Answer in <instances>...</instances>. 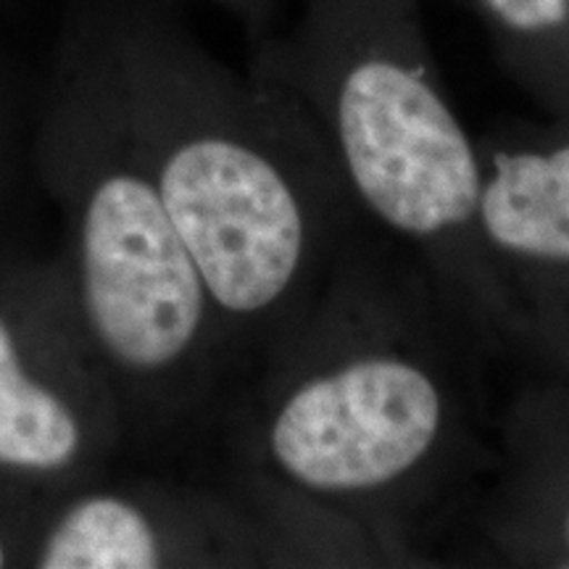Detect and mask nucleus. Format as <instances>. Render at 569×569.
I'll list each match as a JSON object with an SVG mask.
<instances>
[{
    "instance_id": "8",
    "label": "nucleus",
    "mask_w": 569,
    "mask_h": 569,
    "mask_svg": "<svg viewBox=\"0 0 569 569\" xmlns=\"http://www.w3.org/2000/svg\"><path fill=\"white\" fill-rule=\"evenodd\" d=\"M486 27L498 61L532 90L565 77L569 0H465Z\"/></svg>"
},
{
    "instance_id": "6",
    "label": "nucleus",
    "mask_w": 569,
    "mask_h": 569,
    "mask_svg": "<svg viewBox=\"0 0 569 569\" xmlns=\"http://www.w3.org/2000/svg\"><path fill=\"white\" fill-rule=\"evenodd\" d=\"M169 561V538L127 496L82 498L59 519L40 553L42 569H153Z\"/></svg>"
},
{
    "instance_id": "10",
    "label": "nucleus",
    "mask_w": 569,
    "mask_h": 569,
    "mask_svg": "<svg viewBox=\"0 0 569 569\" xmlns=\"http://www.w3.org/2000/svg\"><path fill=\"white\" fill-rule=\"evenodd\" d=\"M551 525H553V532H551L553 538L546 540V543H557V546H561V549H565L567 557H569V503H567L565 509L559 511L557 517H551ZM546 543H543V546H546ZM543 546H540V549H543ZM540 549H538V551H540ZM538 551H536V553H538ZM536 553H532V559H536Z\"/></svg>"
},
{
    "instance_id": "2",
    "label": "nucleus",
    "mask_w": 569,
    "mask_h": 569,
    "mask_svg": "<svg viewBox=\"0 0 569 569\" xmlns=\"http://www.w3.org/2000/svg\"><path fill=\"white\" fill-rule=\"evenodd\" d=\"M77 42L124 117L159 140L163 209L222 330L259 369L361 222L322 138L280 84L196 48L163 0H82Z\"/></svg>"
},
{
    "instance_id": "3",
    "label": "nucleus",
    "mask_w": 569,
    "mask_h": 569,
    "mask_svg": "<svg viewBox=\"0 0 569 569\" xmlns=\"http://www.w3.org/2000/svg\"><path fill=\"white\" fill-rule=\"evenodd\" d=\"M251 69L301 106L348 201L422 264L496 359L530 338L478 230V140L440 80L419 0H301Z\"/></svg>"
},
{
    "instance_id": "9",
    "label": "nucleus",
    "mask_w": 569,
    "mask_h": 569,
    "mask_svg": "<svg viewBox=\"0 0 569 569\" xmlns=\"http://www.w3.org/2000/svg\"><path fill=\"white\" fill-rule=\"evenodd\" d=\"M213 3L224 6L227 11L234 13V17L243 21L251 40L259 42L280 24L284 0H213Z\"/></svg>"
},
{
    "instance_id": "11",
    "label": "nucleus",
    "mask_w": 569,
    "mask_h": 569,
    "mask_svg": "<svg viewBox=\"0 0 569 569\" xmlns=\"http://www.w3.org/2000/svg\"><path fill=\"white\" fill-rule=\"evenodd\" d=\"M3 561H6V553H3V546H0V567H3Z\"/></svg>"
},
{
    "instance_id": "5",
    "label": "nucleus",
    "mask_w": 569,
    "mask_h": 569,
    "mask_svg": "<svg viewBox=\"0 0 569 569\" xmlns=\"http://www.w3.org/2000/svg\"><path fill=\"white\" fill-rule=\"evenodd\" d=\"M475 140L482 251L528 332L525 301L538 280L569 269V138L543 140L493 124Z\"/></svg>"
},
{
    "instance_id": "7",
    "label": "nucleus",
    "mask_w": 569,
    "mask_h": 569,
    "mask_svg": "<svg viewBox=\"0 0 569 569\" xmlns=\"http://www.w3.org/2000/svg\"><path fill=\"white\" fill-rule=\"evenodd\" d=\"M82 427L67 403L30 380L0 319V465L61 469L74 461Z\"/></svg>"
},
{
    "instance_id": "1",
    "label": "nucleus",
    "mask_w": 569,
    "mask_h": 569,
    "mask_svg": "<svg viewBox=\"0 0 569 569\" xmlns=\"http://www.w3.org/2000/svg\"><path fill=\"white\" fill-rule=\"evenodd\" d=\"M496 361L415 256L359 222L256 369L248 493L311 567L427 565L496 465Z\"/></svg>"
},
{
    "instance_id": "4",
    "label": "nucleus",
    "mask_w": 569,
    "mask_h": 569,
    "mask_svg": "<svg viewBox=\"0 0 569 569\" xmlns=\"http://www.w3.org/2000/svg\"><path fill=\"white\" fill-rule=\"evenodd\" d=\"M80 272L92 336L134 380L182 372L201 356L213 325L222 327L151 172L111 169L92 184Z\"/></svg>"
}]
</instances>
